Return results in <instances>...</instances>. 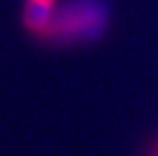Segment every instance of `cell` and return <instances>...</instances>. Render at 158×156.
<instances>
[{"label": "cell", "mask_w": 158, "mask_h": 156, "mask_svg": "<svg viewBox=\"0 0 158 156\" xmlns=\"http://www.w3.org/2000/svg\"><path fill=\"white\" fill-rule=\"evenodd\" d=\"M58 0H25L23 6V25L25 28L40 38L47 28L51 17L55 13Z\"/></svg>", "instance_id": "2"}, {"label": "cell", "mask_w": 158, "mask_h": 156, "mask_svg": "<svg viewBox=\"0 0 158 156\" xmlns=\"http://www.w3.org/2000/svg\"><path fill=\"white\" fill-rule=\"evenodd\" d=\"M106 10L100 0H73L55 13L40 40L44 42H79L90 40L106 28Z\"/></svg>", "instance_id": "1"}]
</instances>
